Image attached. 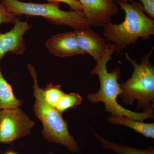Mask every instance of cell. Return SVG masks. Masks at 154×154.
Listing matches in <instances>:
<instances>
[{
	"label": "cell",
	"instance_id": "cell-13",
	"mask_svg": "<svg viewBox=\"0 0 154 154\" xmlns=\"http://www.w3.org/2000/svg\"><path fill=\"white\" fill-rule=\"evenodd\" d=\"M94 134L96 138L99 140L102 143L104 148L110 150L114 152L117 154H154L153 147L151 146L146 149H140L123 145L116 144L100 136L94 132Z\"/></svg>",
	"mask_w": 154,
	"mask_h": 154
},
{
	"label": "cell",
	"instance_id": "cell-22",
	"mask_svg": "<svg viewBox=\"0 0 154 154\" xmlns=\"http://www.w3.org/2000/svg\"><path fill=\"white\" fill-rule=\"evenodd\" d=\"M1 109H0V113H1Z\"/></svg>",
	"mask_w": 154,
	"mask_h": 154
},
{
	"label": "cell",
	"instance_id": "cell-5",
	"mask_svg": "<svg viewBox=\"0 0 154 154\" xmlns=\"http://www.w3.org/2000/svg\"><path fill=\"white\" fill-rule=\"evenodd\" d=\"M3 5L9 12L17 16L43 17L52 24L65 25L74 30L90 27L82 12L64 11L60 8L59 3L25 2L19 0H1Z\"/></svg>",
	"mask_w": 154,
	"mask_h": 154
},
{
	"label": "cell",
	"instance_id": "cell-20",
	"mask_svg": "<svg viewBox=\"0 0 154 154\" xmlns=\"http://www.w3.org/2000/svg\"><path fill=\"white\" fill-rule=\"evenodd\" d=\"M4 154H18L16 152L14 151L10 150L6 152Z\"/></svg>",
	"mask_w": 154,
	"mask_h": 154
},
{
	"label": "cell",
	"instance_id": "cell-8",
	"mask_svg": "<svg viewBox=\"0 0 154 154\" xmlns=\"http://www.w3.org/2000/svg\"><path fill=\"white\" fill-rule=\"evenodd\" d=\"M14 24V28L9 32L0 33V61L7 53L20 55L25 50L23 36L31 27L28 22L19 20Z\"/></svg>",
	"mask_w": 154,
	"mask_h": 154
},
{
	"label": "cell",
	"instance_id": "cell-9",
	"mask_svg": "<svg viewBox=\"0 0 154 154\" xmlns=\"http://www.w3.org/2000/svg\"><path fill=\"white\" fill-rule=\"evenodd\" d=\"M80 49L84 53L91 55L96 62L102 57L107 44L106 40L91 27L74 30Z\"/></svg>",
	"mask_w": 154,
	"mask_h": 154
},
{
	"label": "cell",
	"instance_id": "cell-7",
	"mask_svg": "<svg viewBox=\"0 0 154 154\" xmlns=\"http://www.w3.org/2000/svg\"><path fill=\"white\" fill-rule=\"evenodd\" d=\"M90 26L102 27L110 23L118 13V5L112 0H78Z\"/></svg>",
	"mask_w": 154,
	"mask_h": 154
},
{
	"label": "cell",
	"instance_id": "cell-15",
	"mask_svg": "<svg viewBox=\"0 0 154 154\" xmlns=\"http://www.w3.org/2000/svg\"><path fill=\"white\" fill-rule=\"evenodd\" d=\"M42 91L46 102L54 107L65 94L62 90L60 85H54L52 83L48 85Z\"/></svg>",
	"mask_w": 154,
	"mask_h": 154
},
{
	"label": "cell",
	"instance_id": "cell-21",
	"mask_svg": "<svg viewBox=\"0 0 154 154\" xmlns=\"http://www.w3.org/2000/svg\"><path fill=\"white\" fill-rule=\"evenodd\" d=\"M48 154H54L52 152L49 151L48 152Z\"/></svg>",
	"mask_w": 154,
	"mask_h": 154
},
{
	"label": "cell",
	"instance_id": "cell-14",
	"mask_svg": "<svg viewBox=\"0 0 154 154\" xmlns=\"http://www.w3.org/2000/svg\"><path fill=\"white\" fill-rule=\"evenodd\" d=\"M82 98L77 93L65 94L57 102L54 108L60 113H63L71 108H75L82 104Z\"/></svg>",
	"mask_w": 154,
	"mask_h": 154
},
{
	"label": "cell",
	"instance_id": "cell-1",
	"mask_svg": "<svg viewBox=\"0 0 154 154\" xmlns=\"http://www.w3.org/2000/svg\"><path fill=\"white\" fill-rule=\"evenodd\" d=\"M115 51V45L107 44L102 57L96 62V66L91 71V74L97 75L99 77L100 88L96 93L88 94V99L95 104L103 102L105 110L111 115L125 116L141 122L148 119H154V108H149L141 113H138L128 110L117 102V97L121 92L120 85L118 82L121 77V71L119 68L110 72L107 69V64Z\"/></svg>",
	"mask_w": 154,
	"mask_h": 154
},
{
	"label": "cell",
	"instance_id": "cell-10",
	"mask_svg": "<svg viewBox=\"0 0 154 154\" xmlns=\"http://www.w3.org/2000/svg\"><path fill=\"white\" fill-rule=\"evenodd\" d=\"M45 45L50 52L59 57L85 54L78 45L74 30L54 35L48 38Z\"/></svg>",
	"mask_w": 154,
	"mask_h": 154
},
{
	"label": "cell",
	"instance_id": "cell-2",
	"mask_svg": "<svg viewBox=\"0 0 154 154\" xmlns=\"http://www.w3.org/2000/svg\"><path fill=\"white\" fill-rule=\"evenodd\" d=\"M125 13L123 22L119 24L109 23L103 27L106 40L115 45V51L120 52L139 38L146 40L154 34V21L146 15L140 2L118 3Z\"/></svg>",
	"mask_w": 154,
	"mask_h": 154
},
{
	"label": "cell",
	"instance_id": "cell-16",
	"mask_svg": "<svg viewBox=\"0 0 154 154\" xmlns=\"http://www.w3.org/2000/svg\"><path fill=\"white\" fill-rule=\"evenodd\" d=\"M17 16L9 12L2 4H0V25L3 23L15 24L19 21Z\"/></svg>",
	"mask_w": 154,
	"mask_h": 154
},
{
	"label": "cell",
	"instance_id": "cell-6",
	"mask_svg": "<svg viewBox=\"0 0 154 154\" xmlns=\"http://www.w3.org/2000/svg\"><path fill=\"white\" fill-rule=\"evenodd\" d=\"M19 107L4 109L0 113V143L9 144L30 134L35 125Z\"/></svg>",
	"mask_w": 154,
	"mask_h": 154
},
{
	"label": "cell",
	"instance_id": "cell-12",
	"mask_svg": "<svg viewBox=\"0 0 154 154\" xmlns=\"http://www.w3.org/2000/svg\"><path fill=\"white\" fill-rule=\"evenodd\" d=\"M22 105V101L16 98L12 86L3 77L0 67V109L17 108Z\"/></svg>",
	"mask_w": 154,
	"mask_h": 154
},
{
	"label": "cell",
	"instance_id": "cell-4",
	"mask_svg": "<svg viewBox=\"0 0 154 154\" xmlns=\"http://www.w3.org/2000/svg\"><path fill=\"white\" fill-rule=\"evenodd\" d=\"M154 47L143 57L139 63L131 59L128 53L125 58L134 68L131 77L120 85L119 96L122 103L131 105L137 101V107L143 111L154 107V66L151 63L150 57Z\"/></svg>",
	"mask_w": 154,
	"mask_h": 154
},
{
	"label": "cell",
	"instance_id": "cell-3",
	"mask_svg": "<svg viewBox=\"0 0 154 154\" xmlns=\"http://www.w3.org/2000/svg\"><path fill=\"white\" fill-rule=\"evenodd\" d=\"M28 69L34 83L33 95L35 98L34 112L36 117L43 125L42 133L43 137L51 143L65 146L72 152L79 151V147L73 137L70 134L68 125L63 119L62 113L49 105L45 99L42 88L38 85L35 68L32 65L28 64Z\"/></svg>",
	"mask_w": 154,
	"mask_h": 154
},
{
	"label": "cell",
	"instance_id": "cell-17",
	"mask_svg": "<svg viewBox=\"0 0 154 154\" xmlns=\"http://www.w3.org/2000/svg\"><path fill=\"white\" fill-rule=\"evenodd\" d=\"M51 2L65 3L69 6L72 11L83 12V8L81 3L78 0H48Z\"/></svg>",
	"mask_w": 154,
	"mask_h": 154
},
{
	"label": "cell",
	"instance_id": "cell-19",
	"mask_svg": "<svg viewBox=\"0 0 154 154\" xmlns=\"http://www.w3.org/2000/svg\"><path fill=\"white\" fill-rule=\"evenodd\" d=\"M112 1L114 2L117 3H130L133 2V0H112Z\"/></svg>",
	"mask_w": 154,
	"mask_h": 154
},
{
	"label": "cell",
	"instance_id": "cell-11",
	"mask_svg": "<svg viewBox=\"0 0 154 154\" xmlns=\"http://www.w3.org/2000/svg\"><path fill=\"white\" fill-rule=\"evenodd\" d=\"M112 124L123 125L131 128L138 133L149 138H154V123H144L123 116L111 115L107 118Z\"/></svg>",
	"mask_w": 154,
	"mask_h": 154
},
{
	"label": "cell",
	"instance_id": "cell-18",
	"mask_svg": "<svg viewBox=\"0 0 154 154\" xmlns=\"http://www.w3.org/2000/svg\"><path fill=\"white\" fill-rule=\"evenodd\" d=\"M142 5L145 13L151 19L154 18V0H138Z\"/></svg>",
	"mask_w": 154,
	"mask_h": 154
}]
</instances>
